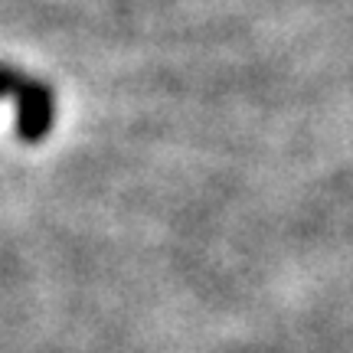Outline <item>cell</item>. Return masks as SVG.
Returning <instances> with one entry per match:
<instances>
[{
	"label": "cell",
	"mask_w": 353,
	"mask_h": 353,
	"mask_svg": "<svg viewBox=\"0 0 353 353\" xmlns=\"http://www.w3.org/2000/svg\"><path fill=\"white\" fill-rule=\"evenodd\" d=\"M52 121H56V101L52 92L43 82L26 79L23 88L17 92V134L26 144H37L50 134Z\"/></svg>",
	"instance_id": "1"
},
{
	"label": "cell",
	"mask_w": 353,
	"mask_h": 353,
	"mask_svg": "<svg viewBox=\"0 0 353 353\" xmlns=\"http://www.w3.org/2000/svg\"><path fill=\"white\" fill-rule=\"evenodd\" d=\"M26 79L20 72H13L7 65H0V99H7V95H17L20 88H23Z\"/></svg>",
	"instance_id": "2"
}]
</instances>
